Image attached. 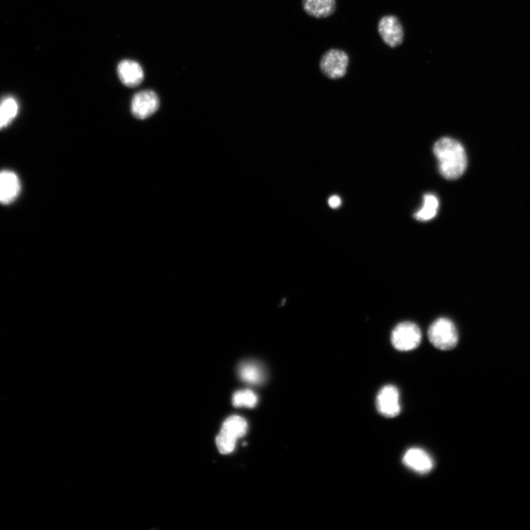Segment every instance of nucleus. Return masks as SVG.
Masks as SVG:
<instances>
[{
  "mask_svg": "<svg viewBox=\"0 0 530 530\" xmlns=\"http://www.w3.org/2000/svg\"><path fill=\"white\" fill-rule=\"evenodd\" d=\"M377 408L386 418H395L401 411L399 389L394 385H387L381 389L377 398Z\"/></svg>",
  "mask_w": 530,
  "mask_h": 530,
  "instance_id": "6",
  "label": "nucleus"
},
{
  "mask_svg": "<svg viewBox=\"0 0 530 530\" xmlns=\"http://www.w3.org/2000/svg\"><path fill=\"white\" fill-rule=\"evenodd\" d=\"M159 108V99L154 91L146 90L134 96L131 103V111L133 116L140 120H145L157 111Z\"/></svg>",
  "mask_w": 530,
  "mask_h": 530,
  "instance_id": "8",
  "label": "nucleus"
},
{
  "mask_svg": "<svg viewBox=\"0 0 530 530\" xmlns=\"http://www.w3.org/2000/svg\"><path fill=\"white\" fill-rule=\"evenodd\" d=\"M238 373L243 382L251 384H259L265 379L264 368L255 361L242 362L239 366Z\"/></svg>",
  "mask_w": 530,
  "mask_h": 530,
  "instance_id": "13",
  "label": "nucleus"
},
{
  "mask_svg": "<svg viewBox=\"0 0 530 530\" xmlns=\"http://www.w3.org/2000/svg\"><path fill=\"white\" fill-rule=\"evenodd\" d=\"M118 72L121 81L128 87L139 86L144 78L142 66L131 60H124L121 62L118 65Z\"/></svg>",
  "mask_w": 530,
  "mask_h": 530,
  "instance_id": "11",
  "label": "nucleus"
},
{
  "mask_svg": "<svg viewBox=\"0 0 530 530\" xmlns=\"http://www.w3.org/2000/svg\"><path fill=\"white\" fill-rule=\"evenodd\" d=\"M342 201L339 196L333 195L329 200V205L332 209H337L341 205Z\"/></svg>",
  "mask_w": 530,
  "mask_h": 530,
  "instance_id": "17",
  "label": "nucleus"
},
{
  "mask_svg": "<svg viewBox=\"0 0 530 530\" xmlns=\"http://www.w3.org/2000/svg\"><path fill=\"white\" fill-rule=\"evenodd\" d=\"M19 112V104L12 97H8L0 101V129L6 128L16 118Z\"/></svg>",
  "mask_w": 530,
  "mask_h": 530,
  "instance_id": "14",
  "label": "nucleus"
},
{
  "mask_svg": "<svg viewBox=\"0 0 530 530\" xmlns=\"http://www.w3.org/2000/svg\"><path fill=\"white\" fill-rule=\"evenodd\" d=\"M258 402L257 395L250 389L240 390L233 396V403L235 407H255Z\"/></svg>",
  "mask_w": 530,
  "mask_h": 530,
  "instance_id": "16",
  "label": "nucleus"
},
{
  "mask_svg": "<svg viewBox=\"0 0 530 530\" xmlns=\"http://www.w3.org/2000/svg\"><path fill=\"white\" fill-rule=\"evenodd\" d=\"M305 12L315 18H327L336 10V0H303Z\"/></svg>",
  "mask_w": 530,
  "mask_h": 530,
  "instance_id": "12",
  "label": "nucleus"
},
{
  "mask_svg": "<svg viewBox=\"0 0 530 530\" xmlns=\"http://www.w3.org/2000/svg\"><path fill=\"white\" fill-rule=\"evenodd\" d=\"M403 464L409 469L421 474L429 473L434 467L430 455L420 448H412L403 457Z\"/></svg>",
  "mask_w": 530,
  "mask_h": 530,
  "instance_id": "9",
  "label": "nucleus"
},
{
  "mask_svg": "<svg viewBox=\"0 0 530 530\" xmlns=\"http://www.w3.org/2000/svg\"><path fill=\"white\" fill-rule=\"evenodd\" d=\"M21 181L14 172H0V204L9 205L14 202L21 192Z\"/></svg>",
  "mask_w": 530,
  "mask_h": 530,
  "instance_id": "10",
  "label": "nucleus"
},
{
  "mask_svg": "<svg viewBox=\"0 0 530 530\" xmlns=\"http://www.w3.org/2000/svg\"><path fill=\"white\" fill-rule=\"evenodd\" d=\"M439 208V201L436 196L432 194H427L424 198V205L422 208L414 214V217L422 222H427L433 219L437 213Z\"/></svg>",
  "mask_w": 530,
  "mask_h": 530,
  "instance_id": "15",
  "label": "nucleus"
},
{
  "mask_svg": "<svg viewBox=\"0 0 530 530\" xmlns=\"http://www.w3.org/2000/svg\"><path fill=\"white\" fill-rule=\"evenodd\" d=\"M421 341L420 329L411 322H402L391 335L392 344L396 350L400 352H409L417 349Z\"/></svg>",
  "mask_w": 530,
  "mask_h": 530,
  "instance_id": "4",
  "label": "nucleus"
},
{
  "mask_svg": "<svg viewBox=\"0 0 530 530\" xmlns=\"http://www.w3.org/2000/svg\"><path fill=\"white\" fill-rule=\"evenodd\" d=\"M428 337L434 347L442 351L453 350L458 342L457 330L448 318L435 320L429 329Z\"/></svg>",
  "mask_w": 530,
  "mask_h": 530,
  "instance_id": "3",
  "label": "nucleus"
},
{
  "mask_svg": "<svg viewBox=\"0 0 530 530\" xmlns=\"http://www.w3.org/2000/svg\"><path fill=\"white\" fill-rule=\"evenodd\" d=\"M433 152L439 161L441 174L448 180H455L465 173L468 160L462 145L452 138L444 137L436 142Z\"/></svg>",
  "mask_w": 530,
  "mask_h": 530,
  "instance_id": "1",
  "label": "nucleus"
},
{
  "mask_svg": "<svg viewBox=\"0 0 530 530\" xmlns=\"http://www.w3.org/2000/svg\"><path fill=\"white\" fill-rule=\"evenodd\" d=\"M349 63L350 58L347 53L338 49H332L322 56L320 68L326 77L337 80L347 75Z\"/></svg>",
  "mask_w": 530,
  "mask_h": 530,
  "instance_id": "5",
  "label": "nucleus"
},
{
  "mask_svg": "<svg viewBox=\"0 0 530 530\" xmlns=\"http://www.w3.org/2000/svg\"><path fill=\"white\" fill-rule=\"evenodd\" d=\"M378 30L383 41L392 49L399 47L404 41V33L399 19L393 15L382 17Z\"/></svg>",
  "mask_w": 530,
  "mask_h": 530,
  "instance_id": "7",
  "label": "nucleus"
},
{
  "mask_svg": "<svg viewBox=\"0 0 530 530\" xmlns=\"http://www.w3.org/2000/svg\"><path fill=\"white\" fill-rule=\"evenodd\" d=\"M248 431V423L242 417L233 416L223 423L221 430L216 439L219 452L223 454L232 453L237 441L245 435Z\"/></svg>",
  "mask_w": 530,
  "mask_h": 530,
  "instance_id": "2",
  "label": "nucleus"
}]
</instances>
